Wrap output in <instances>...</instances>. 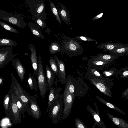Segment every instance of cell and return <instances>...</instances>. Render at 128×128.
<instances>
[{"label":"cell","mask_w":128,"mask_h":128,"mask_svg":"<svg viewBox=\"0 0 128 128\" xmlns=\"http://www.w3.org/2000/svg\"><path fill=\"white\" fill-rule=\"evenodd\" d=\"M59 35L62 39L61 54L65 53L69 56L72 57L84 54L85 49L80 45L81 42L63 34L60 33Z\"/></svg>","instance_id":"1"},{"label":"cell","mask_w":128,"mask_h":128,"mask_svg":"<svg viewBox=\"0 0 128 128\" xmlns=\"http://www.w3.org/2000/svg\"><path fill=\"white\" fill-rule=\"evenodd\" d=\"M62 88H59L56 90L55 98L49 110L46 113L49 116L51 120L55 124L61 121L64 110L63 94L60 93Z\"/></svg>","instance_id":"2"},{"label":"cell","mask_w":128,"mask_h":128,"mask_svg":"<svg viewBox=\"0 0 128 128\" xmlns=\"http://www.w3.org/2000/svg\"><path fill=\"white\" fill-rule=\"evenodd\" d=\"M27 4L30 9L32 20L34 21L38 18L46 21L47 20L44 0H29L28 1Z\"/></svg>","instance_id":"3"},{"label":"cell","mask_w":128,"mask_h":128,"mask_svg":"<svg viewBox=\"0 0 128 128\" xmlns=\"http://www.w3.org/2000/svg\"><path fill=\"white\" fill-rule=\"evenodd\" d=\"M87 78L104 95L112 98L111 89L113 87L112 79L107 78L103 80L97 78L87 72Z\"/></svg>","instance_id":"4"},{"label":"cell","mask_w":128,"mask_h":128,"mask_svg":"<svg viewBox=\"0 0 128 128\" xmlns=\"http://www.w3.org/2000/svg\"><path fill=\"white\" fill-rule=\"evenodd\" d=\"M38 64L39 69L38 79V83L40 96L44 99L48 89V84L44 71V68L41 57L39 54Z\"/></svg>","instance_id":"5"},{"label":"cell","mask_w":128,"mask_h":128,"mask_svg":"<svg viewBox=\"0 0 128 128\" xmlns=\"http://www.w3.org/2000/svg\"><path fill=\"white\" fill-rule=\"evenodd\" d=\"M0 19L6 20L21 28H25L28 24L24 21V18L21 16L13 14L2 10H0Z\"/></svg>","instance_id":"6"},{"label":"cell","mask_w":128,"mask_h":128,"mask_svg":"<svg viewBox=\"0 0 128 128\" xmlns=\"http://www.w3.org/2000/svg\"><path fill=\"white\" fill-rule=\"evenodd\" d=\"M63 94V103L64 104L61 121L67 118L70 114L75 97L74 95L64 90Z\"/></svg>","instance_id":"7"},{"label":"cell","mask_w":128,"mask_h":128,"mask_svg":"<svg viewBox=\"0 0 128 128\" xmlns=\"http://www.w3.org/2000/svg\"><path fill=\"white\" fill-rule=\"evenodd\" d=\"M13 48L9 47L0 48V68L12 60L14 57L18 54L12 52Z\"/></svg>","instance_id":"8"},{"label":"cell","mask_w":128,"mask_h":128,"mask_svg":"<svg viewBox=\"0 0 128 128\" xmlns=\"http://www.w3.org/2000/svg\"><path fill=\"white\" fill-rule=\"evenodd\" d=\"M64 90L74 94L76 96L80 95L79 82L76 79L70 76L66 78Z\"/></svg>","instance_id":"9"},{"label":"cell","mask_w":128,"mask_h":128,"mask_svg":"<svg viewBox=\"0 0 128 128\" xmlns=\"http://www.w3.org/2000/svg\"><path fill=\"white\" fill-rule=\"evenodd\" d=\"M29 102L30 106L28 114L35 119L39 120L41 112L36 97L29 95Z\"/></svg>","instance_id":"10"},{"label":"cell","mask_w":128,"mask_h":128,"mask_svg":"<svg viewBox=\"0 0 128 128\" xmlns=\"http://www.w3.org/2000/svg\"><path fill=\"white\" fill-rule=\"evenodd\" d=\"M8 117L15 124L21 123V118L16 100L13 98L12 106L9 109Z\"/></svg>","instance_id":"11"},{"label":"cell","mask_w":128,"mask_h":128,"mask_svg":"<svg viewBox=\"0 0 128 128\" xmlns=\"http://www.w3.org/2000/svg\"><path fill=\"white\" fill-rule=\"evenodd\" d=\"M114 62H104L91 58L89 59L88 61V68H94L98 71L101 70L109 67Z\"/></svg>","instance_id":"12"},{"label":"cell","mask_w":128,"mask_h":128,"mask_svg":"<svg viewBox=\"0 0 128 128\" xmlns=\"http://www.w3.org/2000/svg\"><path fill=\"white\" fill-rule=\"evenodd\" d=\"M56 8L62 20L65 23L70 26V18L69 10L63 4L60 3L56 5Z\"/></svg>","instance_id":"13"},{"label":"cell","mask_w":128,"mask_h":128,"mask_svg":"<svg viewBox=\"0 0 128 128\" xmlns=\"http://www.w3.org/2000/svg\"><path fill=\"white\" fill-rule=\"evenodd\" d=\"M53 57L57 63L58 67L59 75L58 77L59 80L61 84H65L66 79L65 64L62 61L59 59L56 55L55 54Z\"/></svg>","instance_id":"14"},{"label":"cell","mask_w":128,"mask_h":128,"mask_svg":"<svg viewBox=\"0 0 128 128\" xmlns=\"http://www.w3.org/2000/svg\"><path fill=\"white\" fill-rule=\"evenodd\" d=\"M29 48L30 52V58L33 69L37 78L38 77L39 66L36 55V50L35 46L31 44L29 45Z\"/></svg>","instance_id":"15"},{"label":"cell","mask_w":128,"mask_h":128,"mask_svg":"<svg viewBox=\"0 0 128 128\" xmlns=\"http://www.w3.org/2000/svg\"><path fill=\"white\" fill-rule=\"evenodd\" d=\"M94 104L97 112L88 105L86 106L87 109L91 114L96 123L99 127L101 128H107L104 124L101 119L98 106L95 102Z\"/></svg>","instance_id":"16"},{"label":"cell","mask_w":128,"mask_h":128,"mask_svg":"<svg viewBox=\"0 0 128 128\" xmlns=\"http://www.w3.org/2000/svg\"><path fill=\"white\" fill-rule=\"evenodd\" d=\"M128 46V44L118 43L105 42L100 43L96 46L98 49H101L103 51L107 52L115 49Z\"/></svg>","instance_id":"17"},{"label":"cell","mask_w":128,"mask_h":128,"mask_svg":"<svg viewBox=\"0 0 128 128\" xmlns=\"http://www.w3.org/2000/svg\"><path fill=\"white\" fill-rule=\"evenodd\" d=\"M106 114L114 124L119 128H128V124L124 120L114 116L110 114L106 113Z\"/></svg>","instance_id":"18"},{"label":"cell","mask_w":128,"mask_h":128,"mask_svg":"<svg viewBox=\"0 0 128 128\" xmlns=\"http://www.w3.org/2000/svg\"><path fill=\"white\" fill-rule=\"evenodd\" d=\"M92 58L95 60L104 62H114L115 60L118 58V57L114 56L109 54L99 53L97 54L96 56H92Z\"/></svg>","instance_id":"19"},{"label":"cell","mask_w":128,"mask_h":128,"mask_svg":"<svg viewBox=\"0 0 128 128\" xmlns=\"http://www.w3.org/2000/svg\"><path fill=\"white\" fill-rule=\"evenodd\" d=\"M28 25L33 34L42 39H45L42 34L41 28L38 26L35 23L32 22H29Z\"/></svg>","instance_id":"20"},{"label":"cell","mask_w":128,"mask_h":128,"mask_svg":"<svg viewBox=\"0 0 128 128\" xmlns=\"http://www.w3.org/2000/svg\"><path fill=\"white\" fill-rule=\"evenodd\" d=\"M109 54L113 56L119 57L128 54V46L115 49L108 51Z\"/></svg>","instance_id":"21"},{"label":"cell","mask_w":128,"mask_h":128,"mask_svg":"<svg viewBox=\"0 0 128 128\" xmlns=\"http://www.w3.org/2000/svg\"><path fill=\"white\" fill-rule=\"evenodd\" d=\"M46 69L48 88L50 89L54 84L55 76L53 71L48 65H46Z\"/></svg>","instance_id":"22"},{"label":"cell","mask_w":128,"mask_h":128,"mask_svg":"<svg viewBox=\"0 0 128 128\" xmlns=\"http://www.w3.org/2000/svg\"><path fill=\"white\" fill-rule=\"evenodd\" d=\"M16 62L14 67L21 81H22L24 77L26 70L18 59L14 60Z\"/></svg>","instance_id":"23"},{"label":"cell","mask_w":128,"mask_h":128,"mask_svg":"<svg viewBox=\"0 0 128 128\" xmlns=\"http://www.w3.org/2000/svg\"><path fill=\"white\" fill-rule=\"evenodd\" d=\"M28 83L30 89L36 92L38 90V83L36 76L31 73H29Z\"/></svg>","instance_id":"24"},{"label":"cell","mask_w":128,"mask_h":128,"mask_svg":"<svg viewBox=\"0 0 128 128\" xmlns=\"http://www.w3.org/2000/svg\"><path fill=\"white\" fill-rule=\"evenodd\" d=\"M124 68L119 70H117L115 68H113L110 70L104 71L103 74L105 77H113L120 76Z\"/></svg>","instance_id":"25"},{"label":"cell","mask_w":128,"mask_h":128,"mask_svg":"<svg viewBox=\"0 0 128 128\" xmlns=\"http://www.w3.org/2000/svg\"><path fill=\"white\" fill-rule=\"evenodd\" d=\"M95 97L99 101L105 105L106 106L114 110H116L118 112L126 116V114L122 110L112 104L107 102L97 96H95Z\"/></svg>","instance_id":"26"},{"label":"cell","mask_w":128,"mask_h":128,"mask_svg":"<svg viewBox=\"0 0 128 128\" xmlns=\"http://www.w3.org/2000/svg\"><path fill=\"white\" fill-rule=\"evenodd\" d=\"M61 46L58 42H52L49 47V51L51 54H55L56 53H60L61 51Z\"/></svg>","instance_id":"27"},{"label":"cell","mask_w":128,"mask_h":128,"mask_svg":"<svg viewBox=\"0 0 128 128\" xmlns=\"http://www.w3.org/2000/svg\"><path fill=\"white\" fill-rule=\"evenodd\" d=\"M18 44L16 42L10 39L6 38L0 39V46L13 47L16 46Z\"/></svg>","instance_id":"28"},{"label":"cell","mask_w":128,"mask_h":128,"mask_svg":"<svg viewBox=\"0 0 128 128\" xmlns=\"http://www.w3.org/2000/svg\"><path fill=\"white\" fill-rule=\"evenodd\" d=\"M49 2L51 11L52 14L58 23L60 25H62V21L56 7L54 4L51 0H50Z\"/></svg>","instance_id":"29"},{"label":"cell","mask_w":128,"mask_h":128,"mask_svg":"<svg viewBox=\"0 0 128 128\" xmlns=\"http://www.w3.org/2000/svg\"><path fill=\"white\" fill-rule=\"evenodd\" d=\"M50 92L49 94L48 106L46 111L50 109L52 103L54 100L56 94L55 88L52 86L50 89Z\"/></svg>","instance_id":"30"},{"label":"cell","mask_w":128,"mask_h":128,"mask_svg":"<svg viewBox=\"0 0 128 128\" xmlns=\"http://www.w3.org/2000/svg\"><path fill=\"white\" fill-rule=\"evenodd\" d=\"M49 62L50 64L51 68L56 75H59V69L58 64L54 57H50Z\"/></svg>","instance_id":"31"},{"label":"cell","mask_w":128,"mask_h":128,"mask_svg":"<svg viewBox=\"0 0 128 128\" xmlns=\"http://www.w3.org/2000/svg\"><path fill=\"white\" fill-rule=\"evenodd\" d=\"M87 72L93 76L103 80H106L107 78L104 77L98 71L94 68H88Z\"/></svg>","instance_id":"32"},{"label":"cell","mask_w":128,"mask_h":128,"mask_svg":"<svg viewBox=\"0 0 128 128\" xmlns=\"http://www.w3.org/2000/svg\"><path fill=\"white\" fill-rule=\"evenodd\" d=\"M0 25L4 28L10 32L19 34V32L13 28L8 24L0 21Z\"/></svg>","instance_id":"33"},{"label":"cell","mask_w":128,"mask_h":128,"mask_svg":"<svg viewBox=\"0 0 128 128\" xmlns=\"http://www.w3.org/2000/svg\"><path fill=\"white\" fill-rule=\"evenodd\" d=\"M9 96L7 95L5 97L4 102V106L5 109L6 116L8 117L9 111Z\"/></svg>","instance_id":"34"},{"label":"cell","mask_w":128,"mask_h":128,"mask_svg":"<svg viewBox=\"0 0 128 128\" xmlns=\"http://www.w3.org/2000/svg\"><path fill=\"white\" fill-rule=\"evenodd\" d=\"M74 38L78 40L84 41L87 42H95L96 41L90 38L83 36H76Z\"/></svg>","instance_id":"35"},{"label":"cell","mask_w":128,"mask_h":128,"mask_svg":"<svg viewBox=\"0 0 128 128\" xmlns=\"http://www.w3.org/2000/svg\"><path fill=\"white\" fill-rule=\"evenodd\" d=\"M34 22L41 28L43 29L46 28V22L40 18H38L34 20Z\"/></svg>","instance_id":"36"},{"label":"cell","mask_w":128,"mask_h":128,"mask_svg":"<svg viewBox=\"0 0 128 128\" xmlns=\"http://www.w3.org/2000/svg\"><path fill=\"white\" fill-rule=\"evenodd\" d=\"M75 124L76 128H87L83 122L78 118H76Z\"/></svg>","instance_id":"37"},{"label":"cell","mask_w":128,"mask_h":128,"mask_svg":"<svg viewBox=\"0 0 128 128\" xmlns=\"http://www.w3.org/2000/svg\"><path fill=\"white\" fill-rule=\"evenodd\" d=\"M120 78H127L128 76V69L127 67L124 68L120 75Z\"/></svg>","instance_id":"38"},{"label":"cell","mask_w":128,"mask_h":128,"mask_svg":"<svg viewBox=\"0 0 128 128\" xmlns=\"http://www.w3.org/2000/svg\"><path fill=\"white\" fill-rule=\"evenodd\" d=\"M104 13H102L99 14L96 16L92 19V21H94L97 20L101 18L103 16Z\"/></svg>","instance_id":"39"},{"label":"cell","mask_w":128,"mask_h":128,"mask_svg":"<svg viewBox=\"0 0 128 128\" xmlns=\"http://www.w3.org/2000/svg\"><path fill=\"white\" fill-rule=\"evenodd\" d=\"M122 97L126 99H128V89H127L124 92L122 93Z\"/></svg>","instance_id":"40"},{"label":"cell","mask_w":128,"mask_h":128,"mask_svg":"<svg viewBox=\"0 0 128 128\" xmlns=\"http://www.w3.org/2000/svg\"><path fill=\"white\" fill-rule=\"evenodd\" d=\"M50 29L49 28H48L46 30V32L48 34H50L51 32H50Z\"/></svg>","instance_id":"41"},{"label":"cell","mask_w":128,"mask_h":128,"mask_svg":"<svg viewBox=\"0 0 128 128\" xmlns=\"http://www.w3.org/2000/svg\"><path fill=\"white\" fill-rule=\"evenodd\" d=\"M2 82V79L0 78V84Z\"/></svg>","instance_id":"42"},{"label":"cell","mask_w":128,"mask_h":128,"mask_svg":"<svg viewBox=\"0 0 128 128\" xmlns=\"http://www.w3.org/2000/svg\"><path fill=\"white\" fill-rule=\"evenodd\" d=\"M96 124H97L96 123V124H95L94 125V127L93 128H94V126H95V125Z\"/></svg>","instance_id":"43"}]
</instances>
